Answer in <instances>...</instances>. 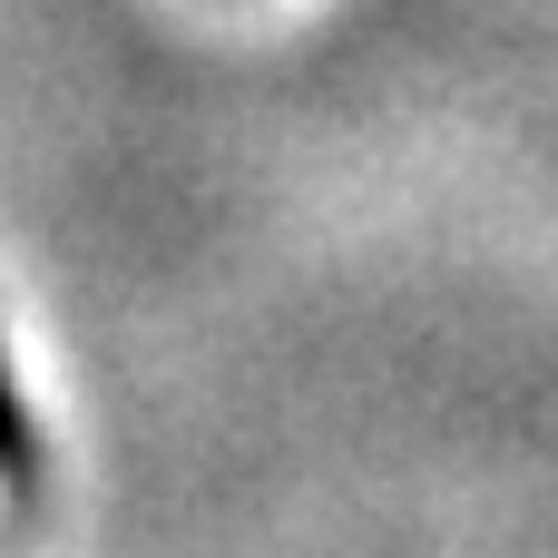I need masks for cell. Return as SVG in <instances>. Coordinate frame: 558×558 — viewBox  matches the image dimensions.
<instances>
[{
  "label": "cell",
  "instance_id": "1",
  "mask_svg": "<svg viewBox=\"0 0 558 558\" xmlns=\"http://www.w3.org/2000/svg\"><path fill=\"white\" fill-rule=\"evenodd\" d=\"M29 471H39V441H29V412H20V392L0 373V481H29Z\"/></svg>",
  "mask_w": 558,
  "mask_h": 558
}]
</instances>
